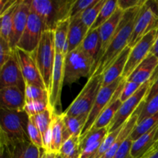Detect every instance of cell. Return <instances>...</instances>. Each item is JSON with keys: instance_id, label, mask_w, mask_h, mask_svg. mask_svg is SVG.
<instances>
[{"instance_id": "obj_1", "label": "cell", "mask_w": 158, "mask_h": 158, "mask_svg": "<svg viewBox=\"0 0 158 158\" xmlns=\"http://www.w3.org/2000/svg\"><path fill=\"white\" fill-rule=\"evenodd\" d=\"M142 6L124 12L115 35L111 40L110 43L103 56L95 65L94 72L91 76L103 75L106 69L120 56L125 48L129 46L136 17Z\"/></svg>"}, {"instance_id": "obj_2", "label": "cell", "mask_w": 158, "mask_h": 158, "mask_svg": "<svg viewBox=\"0 0 158 158\" xmlns=\"http://www.w3.org/2000/svg\"><path fill=\"white\" fill-rule=\"evenodd\" d=\"M29 116L24 110L12 111L1 108L0 143L15 146L30 141L28 134Z\"/></svg>"}, {"instance_id": "obj_3", "label": "cell", "mask_w": 158, "mask_h": 158, "mask_svg": "<svg viewBox=\"0 0 158 158\" xmlns=\"http://www.w3.org/2000/svg\"><path fill=\"white\" fill-rule=\"evenodd\" d=\"M75 0H29L30 9L44 23L45 31H54L60 21L70 19Z\"/></svg>"}, {"instance_id": "obj_4", "label": "cell", "mask_w": 158, "mask_h": 158, "mask_svg": "<svg viewBox=\"0 0 158 158\" xmlns=\"http://www.w3.org/2000/svg\"><path fill=\"white\" fill-rule=\"evenodd\" d=\"M56 53L54 31H45L40 44L32 54L49 93L52 85Z\"/></svg>"}, {"instance_id": "obj_5", "label": "cell", "mask_w": 158, "mask_h": 158, "mask_svg": "<svg viewBox=\"0 0 158 158\" xmlns=\"http://www.w3.org/2000/svg\"><path fill=\"white\" fill-rule=\"evenodd\" d=\"M96 61L79 46L65 56L64 83L72 84L82 77H90Z\"/></svg>"}, {"instance_id": "obj_6", "label": "cell", "mask_w": 158, "mask_h": 158, "mask_svg": "<svg viewBox=\"0 0 158 158\" xmlns=\"http://www.w3.org/2000/svg\"><path fill=\"white\" fill-rule=\"evenodd\" d=\"M102 81L103 75H93L89 77L83 89L63 114L69 117L89 114L102 86Z\"/></svg>"}, {"instance_id": "obj_7", "label": "cell", "mask_w": 158, "mask_h": 158, "mask_svg": "<svg viewBox=\"0 0 158 158\" xmlns=\"http://www.w3.org/2000/svg\"><path fill=\"white\" fill-rule=\"evenodd\" d=\"M158 6L154 1H147L140 7L134 23V30L129 43L133 48L145 35L158 27Z\"/></svg>"}, {"instance_id": "obj_8", "label": "cell", "mask_w": 158, "mask_h": 158, "mask_svg": "<svg viewBox=\"0 0 158 158\" xmlns=\"http://www.w3.org/2000/svg\"><path fill=\"white\" fill-rule=\"evenodd\" d=\"M151 86V82L148 80L147 83L141 85L140 89L135 93L134 95L122 103L114 120L108 127L109 133L113 132L124 125V123L129 120L130 117L133 115L138 106L144 100Z\"/></svg>"}, {"instance_id": "obj_9", "label": "cell", "mask_w": 158, "mask_h": 158, "mask_svg": "<svg viewBox=\"0 0 158 158\" xmlns=\"http://www.w3.org/2000/svg\"><path fill=\"white\" fill-rule=\"evenodd\" d=\"M158 35V27L145 35L135 46L131 48L122 77L127 79L136 68L151 53V49Z\"/></svg>"}, {"instance_id": "obj_10", "label": "cell", "mask_w": 158, "mask_h": 158, "mask_svg": "<svg viewBox=\"0 0 158 158\" xmlns=\"http://www.w3.org/2000/svg\"><path fill=\"white\" fill-rule=\"evenodd\" d=\"M44 32V23L42 19L30 9L26 29L15 48L32 53L40 44Z\"/></svg>"}, {"instance_id": "obj_11", "label": "cell", "mask_w": 158, "mask_h": 158, "mask_svg": "<svg viewBox=\"0 0 158 158\" xmlns=\"http://www.w3.org/2000/svg\"><path fill=\"white\" fill-rule=\"evenodd\" d=\"M123 79L124 78L120 77V79L117 80L115 82L108 85V86H101L97 96V98H96L95 101H94V105H93L92 109H91L89 116H88L86 125H85L84 128H83L80 137L86 135L90 131L91 127H93L94 123H95L97 117H99V115L101 114L102 111L105 109V107L111 101L114 94H115V92L117 91V88L119 87V86L122 83Z\"/></svg>"}, {"instance_id": "obj_12", "label": "cell", "mask_w": 158, "mask_h": 158, "mask_svg": "<svg viewBox=\"0 0 158 158\" xmlns=\"http://www.w3.org/2000/svg\"><path fill=\"white\" fill-rule=\"evenodd\" d=\"M0 69L1 88L15 86L19 88L25 93L26 82L23 78L15 49L9 60L0 67Z\"/></svg>"}, {"instance_id": "obj_13", "label": "cell", "mask_w": 158, "mask_h": 158, "mask_svg": "<svg viewBox=\"0 0 158 158\" xmlns=\"http://www.w3.org/2000/svg\"><path fill=\"white\" fill-rule=\"evenodd\" d=\"M64 62L63 54L56 53L52 85L49 90V106L54 114H57L56 111L61 106V94L64 83Z\"/></svg>"}, {"instance_id": "obj_14", "label": "cell", "mask_w": 158, "mask_h": 158, "mask_svg": "<svg viewBox=\"0 0 158 158\" xmlns=\"http://www.w3.org/2000/svg\"><path fill=\"white\" fill-rule=\"evenodd\" d=\"M15 50L26 85H32L46 89L32 54L19 48H15Z\"/></svg>"}, {"instance_id": "obj_15", "label": "cell", "mask_w": 158, "mask_h": 158, "mask_svg": "<svg viewBox=\"0 0 158 158\" xmlns=\"http://www.w3.org/2000/svg\"><path fill=\"white\" fill-rule=\"evenodd\" d=\"M29 12H30L29 0H26V1L19 0L16 9L14 14L10 41H9V45L12 49H15L26 29Z\"/></svg>"}, {"instance_id": "obj_16", "label": "cell", "mask_w": 158, "mask_h": 158, "mask_svg": "<svg viewBox=\"0 0 158 158\" xmlns=\"http://www.w3.org/2000/svg\"><path fill=\"white\" fill-rule=\"evenodd\" d=\"M123 14H124V12L117 8V9L114 12V15L111 16V18L109 19L106 23H103L100 27L98 28L100 38V51L96 64L100 60V58L103 56L107 47L109 46L111 40L115 35L116 32L118 29L120 21L123 16Z\"/></svg>"}, {"instance_id": "obj_17", "label": "cell", "mask_w": 158, "mask_h": 158, "mask_svg": "<svg viewBox=\"0 0 158 158\" xmlns=\"http://www.w3.org/2000/svg\"><path fill=\"white\" fill-rule=\"evenodd\" d=\"M125 81H126V79H123L122 83H120L119 87L117 88V91L115 92V94H114L111 101L105 107V109L102 111L101 114L99 115V117H97L95 123H94L90 130H98L101 129V128L108 127L110 126L112 120H114L116 114L118 111L119 108L122 104L121 100H120V96L123 88V86H124Z\"/></svg>"}, {"instance_id": "obj_18", "label": "cell", "mask_w": 158, "mask_h": 158, "mask_svg": "<svg viewBox=\"0 0 158 158\" xmlns=\"http://www.w3.org/2000/svg\"><path fill=\"white\" fill-rule=\"evenodd\" d=\"M1 108L12 111H23L26 105L25 93L18 87L1 88Z\"/></svg>"}, {"instance_id": "obj_19", "label": "cell", "mask_w": 158, "mask_h": 158, "mask_svg": "<svg viewBox=\"0 0 158 158\" xmlns=\"http://www.w3.org/2000/svg\"><path fill=\"white\" fill-rule=\"evenodd\" d=\"M131 51V48L129 46H127L112 64L106 69L103 74L102 86H108L122 77Z\"/></svg>"}, {"instance_id": "obj_20", "label": "cell", "mask_w": 158, "mask_h": 158, "mask_svg": "<svg viewBox=\"0 0 158 158\" xmlns=\"http://www.w3.org/2000/svg\"><path fill=\"white\" fill-rule=\"evenodd\" d=\"M158 66V59L150 53L145 60L137 66L131 75L127 79L128 81H132L140 85H143L151 79L153 73Z\"/></svg>"}, {"instance_id": "obj_21", "label": "cell", "mask_w": 158, "mask_h": 158, "mask_svg": "<svg viewBox=\"0 0 158 158\" xmlns=\"http://www.w3.org/2000/svg\"><path fill=\"white\" fill-rule=\"evenodd\" d=\"M157 140L158 125L135 141H133L130 158H143Z\"/></svg>"}, {"instance_id": "obj_22", "label": "cell", "mask_w": 158, "mask_h": 158, "mask_svg": "<svg viewBox=\"0 0 158 158\" xmlns=\"http://www.w3.org/2000/svg\"><path fill=\"white\" fill-rule=\"evenodd\" d=\"M89 30V28L86 27L80 19V15L70 18V24L67 38L69 52L77 49L81 45Z\"/></svg>"}, {"instance_id": "obj_23", "label": "cell", "mask_w": 158, "mask_h": 158, "mask_svg": "<svg viewBox=\"0 0 158 158\" xmlns=\"http://www.w3.org/2000/svg\"><path fill=\"white\" fill-rule=\"evenodd\" d=\"M63 123H64V131H63V140L64 142L71 137H80L83 130L86 125L89 114H83L77 117H69L63 114Z\"/></svg>"}, {"instance_id": "obj_24", "label": "cell", "mask_w": 158, "mask_h": 158, "mask_svg": "<svg viewBox=\"0 0 158 158\" xmlns=\"http://www.w3.org/2000/svg\"><path fill=\"white\" fill-rule=\"evenodd\" d=\"M64 123L62 114H54L51 125V143L48 153L59 154L62 145L64 143L63 140Z\"/></svg>"}, {"instance_id": "obj_25", "label": "cell", "mask_w": 158, "mask_h": 158, "mask_svg": "<svg viewBox=\"0 0 158 158\" xmlns=\"http://www.w3.org/2000/svg\"><path fill=\"white\" fill-rule=\"evenodd\" d=\"M80 47L83 52L92 57L97 63L100 51V38L98 29L94 30L89 29Z\"/></svg>"}, {"instance_id": "obj_26", "label": "cell", "mask_w": 158, "mask_h": 158, "mask_svg": "<svg viewBox=\"0 0 158 158\" xmlns=\"http://www.w3.org/2000/svg\"><path fill=\"white\" fill-rule=\"evenodd\" d=\"M44 149H40L31 141L19 143L12 148V158H40Z\"/></svg>"}, {"instance_id": "obj_27", "label": "cell", "mask_w": 158, "mask_h": 158, "mask_svg": "<svg viewBox=\"0 0 158 158\" xmlns=\"http://www.w3.org/2000/svg\"><path fill=\"white\" fill-rule=\"evenodd\" d=\"M70 19L63 20L58 23L54 30V43L56 53L63 54V47L65 43L67 41L68 34H69Z\"/></svg>"}, {"instance_id": "obj_28", "label": "cell", "mask_w": 158, "mask_h": 158, "mask_svg": "<svg viewBox=\"0 0 158 158\" xmlns=\"http://www.w3.org/2000/svg\"><path fill=\"white\" fill-rule=\"evenodd\" d=\"M19 1L11 6L7 11L1 15V27H0V39L5 40L9 44L11 32H12V23L15 11L16 9Z\"/></svg>"}, {"instance_id": "obj_29", "label": "cell", "mask_w": 158, "mask_h": 158, "mask_svg": "<svg viewBox=\"0 0 158 158\" xmlns=\"http://www.w3.org/2000/svg\"><path fill=\"white\" fill-rule=\"evenodd\" d=\"M80 137H71L63 143L58 154L61 158H80Z\"/></svg>"}, {"instance_id": "obj_30", "label": "cell", "mask_w": 158, "mask_h": 158, "mask_svg": "<svg viewBox=\"0 0 158 158\" xmlns=\"http://www.w3.org/2000/svg\"><path fill=\"white\" fill-rule=\"evenodd\" d=\"M158 125V113L144 119L140 123H137V125L134 127V131L131 133L130 138L132 141H135L137 139L143 136L146 133L149 132L152 129H154L155 127Z\"/></svg>"}, {"instance_id": "obj_31", "label": "cell", "mask_w": 158, "mask_h": 158, "mask_svg": "<svg viewBox=\"0 0 158 158\" xmlns=\"http://www.w3.org/2000/svg\"><path fill=\"white\" fill-rule=\"evenodd\" d=\"M117 8H118V2L117 0H106L99 13L97 20L90 28V30L97 29L103 23H106L114 15Z\"/></svg>"}, {"instance_id": "obj_32", "label": "cell", "mask_w": 158, "mask_h": 158, "mask_svg": "<svg viewBox=\"0 0 158 158\" xmlns=\"http://www.w3.org/2000/svg\"><path fill=\"white\" fill-rule=\"evenodd\" d=\"M105 1L106 0H97L94 4L89 6L86 10H85L83 13L80 15V19L89 29L97 20Z\"/></svg>"}, {"instance_id": "obj_33", "label": "cell", "mask_w": 158, "mask_h": 158, "mask_svg": "<svg viewBox=\"0 0 158 158\" xmlns=\"http://www.w3.org/2000/svg\"><path fill=\"white\" fill-rule=\"evenodd\" d=\"M25 98L26 102L40 101L49 103V93L47 89L43 88L26 84L25 89Z\"/></svg>"}, {"instance_id": "obj_34", "label": "cell", "mask_w": 158, "mask_h": 158, "mask_svg": "<svg viewBox=\"0 0 158 158\" xmlns=\"http://www.w3.org/2000/svg\"><path fill=\"white\" fill-rule=\"evenodd\" d=\"M53 114L54 113L52 110V109L49 108V109L46 110L44 112L41 113V114H37L34 117H32L34 121H35V124L37 125L40 132H41L43 140H44L46 134H47L48 131H49L51 127L52 118H53Z\"/></svg>"}, {"instance_id": "obj_35", "label": "cell", "mask_w": 158, "mask_h": 158, "mask_svg": "<svg viewBox=\"0 0 158 158\" xmlns=\"http://www.w3.org/2000/svg\"><path fill=\"white\" fill-rule=\"evenodd\" d=\"M108 134H109L108 127L98 130H90L86 135L80 137V149H83L93 143L103 141Z\"/></svg>"}, {"instance_id": "obj_36", "label": "cell", "mask_w": 158, "mask_h": 158, "mask_svg": "<svg viewBox=\"0 0 158 158\" xmlns=\"http://www.w3.org/2000/svg\"><path fill=\"white\" fill-rule=\"evenodd\" d=\"M28 134L30 141L34 145L40 149H44V143H43V136L41 132L35 124V121L32 117H29V123H28Z\"/></svg>"}, {"instance_id": "obj_37", "label": "cell", "mask_w": 158, "mask_h": 158, "mask_svg": "<svg viewBox=\"0 0 158 158\" xmlns=\"http://www.w3.org/2000/svg\"><path fill=\"white\" fill-rule=\"evenodd\" d=\"M158 113V94H156L151 100L147 103H144L141 111H140V116L138 117L137 123H140L144 119L151 117L154 114Z\"/></svg>"}, {"instance_id": "obj_38", "label": "cell", "mask_w": 158, "mask_h": 158, "mask_svg": "<svg viewBox=\"0 0 158 158\" xmlns=\"http://www.w3.org/2000/svg\"><path fill=\"white\" fill-rule=\"evenodd\" d=\"M50 108L49 102H40V101H32L26 102L24 107V111L27 114L29 117L40 114L44 112L46 110Z\"/></svg>"}, {"instance_id": "obj_39", "label": "cell", "mask_w": 158, "mask_h": 158, "mask_svg": "<svg viewBox=\"0 0 158 158\" xmlns=\"http://www.w3.org/2000/svg\"><path fill=\"white\" fill-rule=\"evenodd\" d=\"M122 127H123V126H122L121 127L118 128L117 130H116V131H113V132H110L109 134H107V136L105 137V139L103 140V142H102L101 146H100L99 152L98 154H97V156L96 158H101L110 149L111 147L113 146V144H114V142H115L117 137H118Z\"/></svg>"}, {"instance_id": "obj_40", "label": "cell", "mask_w": 158, "mask_h": 158, "mask_svg": "<svg viewBox=\"0 0 158 158\" xmlns=\"http://www.w3.org/2000/svg\"><path fill=\"white\" fill-rule=\"evenodd\" d=\"M140 86H141V85L138 84V83H134V82L132 81H128V80H126L124 86H123V88L120 96V100H121L122 103L126 100H127V99H129L130 97H132L133 95H134L135 93L140 89Z\"/></svg>"}, {"instance_id": "obj_41", "label": "cell", "mask_w": 158, "mask_h": 158, "mask_svg": "<svg viewBox=\"0 0 158 158\" xmlns=\"http://www.w3.org/2000/svg\"><path fill=\"white\" fill-rule=\"evenodd\" d=\"M96 2L97 0H75L71 10L70 18L82 14Z\"/></svg>"}, {"instance_id": "obj_42", "label": "cell", "mask_w": 158, "mask_h": 158, "mask_svg": "<svg viewBox=\"0 0 158 158\" xmlns=\"http://www.w3.org/2000/svg\"><path fill=\"white\" fill-rule=\"evenodd\" d=\"M14 49L11 48L10 45L7 42L0 39V67L9 60Z\"/></svg>"}, {"instance_id": "obj_43", "label": "cell", "mask_w": 158, "mask_h": 158, "mask_svg": "<svg viewBox=\"0 0 158 158\" xmlns=\"http://www.w3.org/2000/svg\"><path fill=\"white\" fill-rule=\"evenodd\" d=\"M103 141L97 142L81 150L80 158H96Z\"/></svg>"}, {"instance_id": "obj_44", "label": "cell", "mask_w": 158, "mask_h": 158, "mask_svg": "<svg viewBox=\"0 0 158 158\" xmlns=\"http://www.w3.org/2000/svg\"><path fill=\"white\" fill-rule=\"evenodd\" d=\"M146 0H117L118 8L123 12L143 5Z\"/></svg>"}, {"instance_id": "obj_45", "label": "cell", "mask_w": 158, "mask_h": 158, "mask_svg": "<svg viewBox=\"0 0 158 158\" xmlns=\"http://www.w3.org/2000/svg\"><path fill=\"white\" fill-rule=\"evenodd\" d=\"M157 94H158V77L156 79L155 81L154 82V83L151 85V87H150L149 90H148V94H147L143 102H144V103H147V102H148L149 100H151V99H152L153 97Z\"/></svg>"}, {"instance_id": "obj_46", "label": "cell", "mask_w": 158, "mask_h": 158, "mask_svg": "<svg viewBox=\"0 0 158 158\" xmlns=\"http://www.w3.org/2000/svg\"><path fill=\"white\" fill-rule=\"evenodd\" d=\"M13 147L0 143V158H12V150Z\"/></svg>"}, {"instance_id": "obj_47", "label": "cell", "mask_w": 158, "mask_h": 158, "mask_svg": "<svg viewBox=\"0 0 158 158\" xmlns=\"http://www.w3.org/2000/svg\"><path fill=\"white\" fill-rule=\"evenodd\" d=\"M17 0H0V13L1 15L7 11L12 6H13Z\"/></svg>"}, {"instance_id": "obj_48", "label": "cell", "mask_w": 158, "mask_h": 158, "mask_svg": "<svg viewBox=\"0 0 158 158\" xmlns=\"http://www.w3.org/2000/svg\"><path fill=\"white\" fill-rule=\"evenodd\" d=\"M143 158H158V140Z\"/></svg>"}, {"instance_id": "obj_49", "label": "cell", "mask_w": 158, "mask_h": 158, "mask_svg": "<svg viewBox=\"0 0 158 158\" xmlns=\"http://www.w3.org/2000/svg\"><path fill=\"white\" fill-rule=\"evenodd\" d=\"M151 53L158 59V35L157 39H156L155 42H154V45H153L152 49H151Z\"/></svg>"}, {"instance_id": "obj_50", "label": "cell", "mask_w": 158, "mask_h": 158, "mask_svg": "<svg viewBox=\"0 0 158 158\" xmlns=\"http://www.w3.org/2000/svg\"><path fill=\"white\" fill-rule=\"evenodd\" d=\"M58 154H55V153H48L46 151V157L45 158H56Z\"/></svg>"}, {"instance_id": "obj_51", "label": "cell", "mask_w": 158, "mask_h": 158, "mask_svg": "<svg viewBox=\"0 0 158 158\" xmlns=\"http://www.w3.org/2000/svg\"><path fill=\"white\" fill-rule=\"evenodd\" d=\"M45 157H46V151H43V154H42V155H41V157L40 158H45Z\"/></svg>"}, {"instance_id": "obj_52", "label": "cell", "mask_w": 158, "mask_h": 158, "mask_svg": "<svg viewBox=\"0 0 158 158\" xmlns=\"http://www.w3.org/2000/svg\"><path fill=\"white\" fill-rule=\"evenodd\" d=\"M155 2H156V4H157V6H158V0H155Z\"/></svg>"}, {"instance_id": "obj_53", "label": "cell", "mask_w": 158, "mask_h": 158, "mask_svg": "<svg viewBox=\"0 0 158 158\" xmlns=\"http://www.w3.org/2000/svg\"><path fill=\"white\" fill-rule=\"evenodd\" d=\"M56 158H61V157H60V156H59V154H58V155H57V156H56Z\"/></svg>"}]
</instances>
